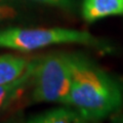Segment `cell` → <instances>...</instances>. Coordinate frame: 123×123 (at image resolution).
<instances>
[{
  "mask_svg": "<svg viewBox=\"0 0 123 123\" xmlns=\"http://www.w3.org/2000/svg\"><path fill=\"white\" fill-rule=\"evenodd\" d=\"M71 55V88L68 105L87 121L102 120L123 106L122 87L116 79L82 53Z\"/></svg>",
  "mask_w": 123,
  "mask_h": 123,
  "instance_id": "1",
  "label": "cell"
},
{
  "mask_svg": "<svg viewBox=\"0 0 123 123\" xmlns=\"http://www.w3.org/2000/svg\"><path fill=\"white\" fill-rule=\"evenodd\" d=\"M57 44H82L108 51L110 45L86 31L68 28H20L0 30V47L29 52Z\"/></svg>",
  "mask_w": 123,
  "mask_h": 123,
  "instance_id": "2",
  "label": "cell"
},
{
  "mask_svg": "<svg viewBox=\"0 0 123 123\" xmlns=\"http://www.w3.org/2000/svg\"><path fill=\"white\" fill-rule=\"evenodd\" d=\"M31 81L32 99L35 103L68 105L71 88L70 53L53 52L36 60Z\"/></svg>",
  "mask_w": 123,
  "mask_h": 123,
  "instance_id": "3",
  "label": "cell"
},
{
  "mask_svg": "<svg viewBox=\"0 0 123 123\" xmlns=\"http://www.w3.org/2000/svg\"><path fill=\"white\" fill-rule=\"evenodd\" d=\"M81 13L87 23L123 15V0H82Z\"/></svg>",
  "mask_w": 123,
  "mask_h": 123,
  "instance_id": "4",
  "label": "cell"
},
{
  "mask_svg": "<svg viewBox=\"0 0 123 123\" xmlns=\"http://www.w3.org/2000/svg\"><path fill=\"white\" fill-rule=\"evenodd\" d=\"M35 64L36 60L30 62L22 76H20L12 82L0 85V111L8 107L25 90L26 86L31 82Z\"/></svg>",
  "mask_w": 123,
  "mask_h": 123,
  "instance_id": "5",
  "label": "cell"
},
{
  "mask_svg": "<svg viewBox=\"0 0 123 123\" xmlns=\"http://www.w3.org/2000/svg\"><path fill=\"white\" fill-rule=\"evenodd\" d=\"M28 122L32 123H78L86 122L74 108H55L46 112L31 116Z\"/></svg>",
  "mask_w": 123,
  "mask_h": 123,
  "instance_id": "6",
  "label": "cell"
},
{
  "mask_svg": "<svg viewBox=\"0 0 123 123\" xmlns=\"http://www.w3.org/2000/svg\"><path fill=\"white\" fill-rule=\"evenodd\" d=\"M29 61L14 55H0V85L14 81L24 74Z\"/></svg>",
  "mask_w": 123,
  "mask_h": 123,
  "instance_id": "7",
  "label": "cell"
},
{
  "mask_svg": "<svg viewBox=\"0 0 123 123\" xmlns=\"http://www.w3.org/2000/svg\"><path fill=\"white\" fill-rule=\"evenodd\" d=\"M32 1L42 3V4L49 6H55L65 10L73 11L77 8L80 0H32Z\"/></svg>",
  "mask_w": 123,
  "mask_h": 123,
  "instance_id": "8",
  "label": "cell"
},
{
  "mask_svg": "<svg viewBox=\"0 0 123 123\" xmlns=\"http://www.w3.org/2000/svg\"><path fill=\"white\" fill-rule=\"evenodd\" d=\"M18 14V10L7 0H0V23L13 20Z\"/></svg>",
  "mask_w": 123,
  "mask_h": 123,
  "instance_id": "9",
  "label": "cell"
}]
</instances>
